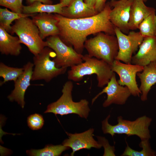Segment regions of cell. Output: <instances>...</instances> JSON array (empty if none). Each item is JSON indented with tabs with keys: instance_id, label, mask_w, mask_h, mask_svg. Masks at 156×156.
<instances>
[{
	"instance_id": "obj_10",
	"label": "cell",
	"mask_w": 156,
	"mask_h": 156,
	"mask_svg": "<svg viewBox=\"0 0 156 156\" xmlns=\"http://www.w3.org/2000/svg\"><path fill=\"white\" fill-rule=\"evenodd\" d=\"M112 70L120 77L117 81L119 85L127 87L131 95L139 97L141 92L138 87L136 77L137 73L142 71L144 66L123 63L115 60L111 66Z\"/></svg>"
},
{
	"instance_id": "obj_18",
	"label": "cell",
	"mask_w": 156,
	"mask_h": 156,
	"mask_svg": "<svg viewBox=\"0 0 156 156\" xmlns=\"http://www.w3.org/2000/svg\"><path fill=\"white\" fill-rule=\"evenodd\" d=\"M98 13L94 7L86 3L83 0H73L68 6L63 7L61 15L75 19L92 16Z\"/></svg>"
},
{
	"instance_id": "obj_26",
	"label": "cell",
	"mask_w": 156,
	"mask_h": 156,
	"mask_svg": "<svg viewBox=\"0 0 156 156\" xmlns=\"http://www.w3.org/2000/svg\"><path fill=\"white\" fill-rule=\"evenodd\" d=\"M125 149L121 156H156V152L152 149L150 146L149 140H141L139 146L142 148L140 151L133 150L127 144Z\"/></svg>"
},
{
	"instance_id": "obj_35",
	"label": "cell",
	"mask_w": 156,
	"mask_h": 156,
	"mask_svg": "<svg viewBox=\"0 0 156 156\" xmlns=\"http://www.w3.org/2000/svg\"></svg>"
},
{
	"instance_id": "obj_27",
	"label": "cell",
	"mask_w": 156,
	"mask_h": 156,
	"mask_svg": "<svg viewBox=\"0 0 156 156\" xmlns=\"http://www.w3.org/2000/svg\"><path fill=\"white\" fill-rule=\"evenodd\" d=\"M23 0H0L1 6L8 8L13 12L23 13Z\"/></svg>"
},
{
	"instance_id": "obj_15",
	"label": "cell",
	"mask_w": 156,
	"mask_h": 156,
	"mask_svg": "<svg viewBox=\"0 0 156 156\" xmlns=\"http://www.w3.org/2000/svg\"><path fill=\"white\" fill-rule=\"evenodd\" d=\"M138 52L132 56L131 63L144 66L156 61V36L144 38Z\"/></svg>"
},
{
	"instance_id": "obj_2",
	"label": "cell",
	"mask_w": 156,
	"mask_h": 156,
	"mask_svg": "<svg viewBox=\"0 0 156 156\" xmlns=\"http://www.w3.org/2000/svg\"><path fill=\"white\" fill-rule=\"evenodd\" d=\"M83 62L70 67L67 72L70 80L81 81L84 76L95 74L96 75L97 86L103 88L110 81L114 72L110 65L102 60L91 57L88 54L83 55Z\"/></svg>"
},
{
	"instance_id": "obj_9",
	"label": "cell",
	"mask_w": 156,
	"mask_h": 156,
	"mask_svg": "<svg viewBox=\"0 0 156 156\" xmlns=\"http://www.w3.org/2000/svg\"><path fill=\"white\" fill-rule=\"evenodd\" d=\"M115 31L119 47L118 53L115 60L122 61L126 64H131L132 55L137 51L144 37L139 32L133 31L126 35L115 27Z\"/></svg>"
},
{
	"instance_id": "obj_25",
	"label": "cell",
	"mask_w": 156,
	"mask_h": 156,
	"mask_svg": "<svg viewBox=\"0 0 156 156\" xmlns=\"http://www.w3.org/2000/svg\"><path fill=\"white\" fill-rule=\"evenodd\" d=\"M139 32L144 37L156 36L155 12L147 17L139 25Z\"/></svg>"
},
{
	"instance_id": "obj_13",
	"label": "cell",
	"mask_w": 156,
	"mask_h": 156,
	"mask_svg": "<svg viewBox=\"0 0 156 156\" xmlns=\"http://www.w3.org/2000/svg\"><path fill=\"white\" fill-rule=\"evenodd\" d=\"M94 131V129L90 128L80 133L72 134L66 132L68 138L65 139L62 144L72 148L71 156H73L75 152L83 149L100 148L102 145L93 138Z\"/></svg>"
},
{
	"instance_id": "obj_28",
	"label": "cell",
	"mask_w": 156,
	"mask_h": 156,
	"mask_svg": "<svg viewBox=\"0 0 156 156\" xmlns=\"http://www.w3.org/2000/svg\"><path fill=\"white\" fill-rule=\"evenodd\" d=\"M42 116L39 114H35L29 116L27 119V123L29 127L33 130H37L41 129L44 124Z\"/></svg>"
},
{
	"instance_id": "obj_4",
	"label": "cell",
	"mask_w": 156,
	"mask_h": 156,
	"mask_svg": "<svg viewBox=\"0 0 156 156\" xmlns=\"http://www.w3.org/2000/svg\"><path fill=\"white\" fill-rule=\"evenodd\" d=\"M73 87L72 81H66L63 86L62 96L56 101L49 104L44 113H52L62 116L74 114L87 119L90 111L88 102L86 99L78 102L74 101L72 97Z\"/></svg>"
},
{
	"instance_id": "obj_24",
	"label": "cell",
	"mask_w": 156,
	"mask_h": 156,
	"mask_svg": "<svg viewBox=\"0 0 156 156\" xmlns=\"http://www.w3.org/2000/svg\"><path fill=\"white\" fill-rule=\"evenodd\" d=\"M24 68H15L8 66L3 63H0V77L3 79L0 86L9 81L15 82L23 73Z\"/></svg>"
},
{
	"instance_id": "obj_22",
	"label": "cell",
	"mask_w": 156,
	"mask_h": 156,
	"mask_svg": "<svg viewBox=\"0 0 156 156\" xmlns=\"http://www.w3.org/2000/svg\"><path fill=\"white\" fill-rule=\"evenodd\" d=\"M35 14L18 13L10 11L6 8H0V26L3 27L8 32L11 34L12 26L10 25L13 21L24 17H32Z\"/></svg>"
},
{
	"instance_id": "obj_19",
	"label": "cell",
	"mask_w": 156,
	"mask_h": 156,
	"mask_svg": "<svg viewBox=\"0 0 156 156\" xmlns=\"http://www.w3.org/2000/svg\"><path fill=\"white\" fill-rule=\"evenodd\" d=\"M137 75L141 82L139 88L142 93L141 99L144 101L147 100L148 95L151 87L156 83V61L151 62L144 66L142 73H138Z\"/></svg>"
},
{
	"instance_id": "obj_3",
	"label": "cell",
	"mask_w": 156,
	"mask_h": 156,
	"mask_svg": "<svg viewBox=\"0 0 156 156\" xmlns=\"http://www.w3.org/2000/svg\"><path fill=\"white\" fill-rule=\"evenodd\" d=\"M110 115L102 122V129L104 134H109L113 137L116 134H125L129 136L136 135L141 140L151 138L149 127L152 119L146 115L131 121L124 119L121 116L117 118L118 124L112 125L108 122Z\"/></svg>"
},
{
	"instance_id": "obj_11",
	"label": "cell",
	"mask_w": 156,
	"mask_h": 156,
	"mask_svg": "<svg viewBox=\"0 0 156 156\" xmlns=\"http://www.w3.org/2000/svg\"><path fill=\"white\" fill-rule=\"evenodd\" d=\"M107 86L92 100V105L96 99L103 93H106L107 99L103 104L104 107L109 106L113 104L123 105L125 104L128 98L131 95L128 88L121 86L116 80L115 74L114 73Z\"/></svg>"
},
{
	"instance_id": "obj_20",
	"label": "cell",
	"mask_w": 156,
	"mask_h": 156,
	"mask_svg": "<svg viewBox=\"0 0 156 156\" xmlns=\"http://www.w3.org/2000/svg\"><path fill=\"white\" fill-rule=\"evenodd\" d=\"M19 38L13 36L0 26V51L2 54L17 56L22 47Z\"/></svg>"
},
{
	"instance_id": "obj_31",
	"label": "cell",
	"mask_w": 156,
	"mask_h": 156,
	"mask_svg": "<svg viewBox=\"0 0 156 156\" xmlns=\"http://www.w3.org/2000/svg\"><path fill=\"white\" fill-rule=\"evenodd\" d=\"M26 1L29 5L36 1H39L43 3L48 4H52L53 3L52 1L51 0H26Z\"/></svg>"
},
{
	"instance_id": "obj_21",
	"label": "cell",
	"mask_w": 156,
	"mask_h": 156,
	"mask_svg": "<svg viewBox=\"0 0 156 156\" xmlns=\"http://www.w3.org/2000/svg\"><path fill=\"white\" fill-rule=\"evenodd\" d=\"M63 7V4L61 2L52 5L46 4L36 1L28 5L24 6L23 13L27 14L37 13H55L62 15Z\"/></svg>"
},
{
	"instance_id": "obj_34",
	"label": "cell",
	"mask_w": 156,
	"mask_h": 156,
	"mask_svg": "<svg viewBox=\"0 0 156 156\" xmlns=\"http://www.w3.org/2000/svg\"><path fill=\"white\" fill-rule=\"evenodd\" d=\"M144 2H146L147 1V0H143Z\"/></svg>"
},
{
	"instance_id": "obj_29",
	"label": "cell",
	"mask_w": 156,
	"mask_h": 156,
	"mask_svg": "<svg viewBox=\"0 0 156 156\" xmlns=\"http://www.w3.org/2000/svg\"><path fill=\"white\" fill-rule=\"evenodd\" d=\"M98 142L104 148V153L103 156H115L114 154L115 149L113 146H110L107 140L104 137H97Z\"/></svg>"
},
{
	"instance_id": "obj_7",
	"label": "cell",
	"mask_w": 156,
	"mask_h": 156,
	"mask_svg": "<svg viewBox=\"0 0 156 156\" xmlns=\"http://www.w3.org/2000/svg\"><path fill=\"white\" fill-rule=\"evenodd\" d=\"M56 56L55 52L47 47L40 53L34 55V68L31 81L43 80L48 82L53 78L66 73L67 68H58L53 60H51V57L55 58Z\"/></svg>"
},
{
	"instance_id": "obj_1",
	"label": "cell",
	"mask_w": 156,
	"mask_h": 156,
	"mask_svg": "<svg viewBox=\"0 0 156 156\" xmlns=\"http://www.w3.org/2000/svg\"><path fill=\"white\" fill-rule=\"evenodd\" d=\"M111 8L107 3L100 12L82 18H70L55 14L59 31L58 36L66 44L73 47L76 52L82 54L89 35L100 32L115 35V26L109 19Z\"/></svg>"
},
{
	"instance_id": "obj_30",
	"label": "cell",
	"mask_w": 156,
	"mask_h": 156,
	"mask_svg": "<svg viewBox=\"0 0 156 156\" xmlns=\"http://www.w3.org/2000/svg\"><path fill=\"white\" fill-rule=\"evenodd\" d=\"M106 0H96L94 7L98 13L101 12L104 8Z\"/></svg>"
},
{
	"instance_id": "obj_33",
	"label": "cell",
	"mask_w": 156,
	"mask_h": 156,
	"mask_svg": "<svg viewBox=\"0 0 156 156\" xmlns=\"http://www.w3.org/2000/svg\"><path fill=\"white\" fill-rule=\"evenodd\" d=\"M96 1V0H84V2L88 5L94 7Z\"/></svg>"
},
{
	"instance_id": "obj_6",
	"label": "cell",
	"mask_w": 156,
	"mask_h": 156,
	"mask_svg": "<svg viewBox=\"0 0 156 156\" xmlns=\"http://www.w3.org/2000/svg\"><path fill=\"white\" fill-rule=\"evenodd\" d=\"M15 33L21 43L26 46L34 55L47 47L46 41L41 38L39 29L29 17L16 19L12 26V34Z\"/></svg>"
},
{
	"instance_id": "obj_12",
	"label": "cell",
	"mask_w": 156,
	"mask_h": 156,
	"mask_svg": "<svg viewBox=\"0 0 156 156\" xmlns=\"http://www.w3.org/2000/svg\"><path fill=\"white\" fill-rule=\"evenodd\" d=\"M133 0H111L109 4L112 9L109 14L110 20L116 27L123 33L128 34L130 30L128 22L130 11Z\"/></svg>"
},
{
	"instance_id": "obj_17",
	"label": "cell",
	"mask_w": 156,
	"mask_h": 156,
	"mask_svg": "<svg viewBox=\"0 0 156 156\" xmlns=\"http://www.w3.org/2000/svg\"><path fill=\"white\" fill-rule=\"evenodd\" d=\"M143 0H133L130 9L128 22L130 30L138 29L139 25L145 18L155 12L154 8L146 6Z\"/></svg>"
},
{
	"instance_id": "obj_14",
	"label": "cell",
	"mask_w": 156,
	"mask_h": 156,
	"mask_svg": "<svg viewBox=\"0 0 156 156\" xmlns=\"http://www.w3.org/2000/svg\"><path fill=\"white\" fill-rule=\"evenodd\" d=\"M34 66L33 63L28 62L23 67L24 72L14 82V88L8 96L9 101H15L23 108L25 106V94L28 88L31 85Z\"/></svg>"
},
{
	"instance_id": "obj_5",
	"label": "cell",
	"mask_w": 156,
	"mask_h": 156,
	"mask_svg": "<svg viewBox=\"0 0 156 156\" xmlns=\"http://www.w3.org/2000/svg\"><path fill=\"white\" fill-rule=\"evenodd\" d=\"M84 47L90 56L103 60L111 66L119 50L116 36L103 32L98 33L94 37L87 40Z\"/></svg>"
},
{
	"instance_id": "obj_16",
	"label": "cell",
	"mask_w": 156,
	"mask_h": 156,
	"mask_svg": "<svg viewBox=\"0 0 156 156\" xmlns=\"http://www.w3.org/2000/svg\"><path fill=\"white\" fill-rule=\"evenodd\" d=\"M31 17L39 29L42 40L47 37L59 35V31L55 14L46 13H36Z\"/></svg>"
},
{
	"instance_id": "obj_32",
	"label": "cell",
	"mask_w": 156,
	"mask_h": 156,
	"mask_svg": "<svg viewBox=\"0 0 156 156\" xmlns=\"http://www.w3.org/2000/svg\"><path fill=\"white\" fill-rule=\"evenodd\" d=\"M73 0H60V2L63 5L64 7L69 5Z\"/></svg>"
},
{
	"instance_id": "obj_23",
	"label": "cell",
	"mask_w": 156,
	"mask_h": 156,
	"mask_svg": "<svg viewBox=\"0 0 156 156\" xmlns=\"http://www.w3.org/2000/svg\"><path fill=\"white\" fill-rule=\"evenodd\" d=\"M69 148L63 145H50L40 149L27 150L26 153L27 155L31 156H58Z\"/></svg>"
},
{
	"instance_id": "obj_8",
	"label": "cell",
	"mask_w": 156,
	"mask_h": 156,
	"mask_svg": "<svg viewBox=\"0 0 156 156\" xmlns=\"http://www.w3.org/2000/svg\"><path fill=\"white\" fill-rule=\"evenodd\" d=\"M45 41L47 47L56 53L53 60L57 67H71L83 62V55L78 53L73 47L66 44L58 35L49 36Z\"/></svg>"
}]
</instances>
